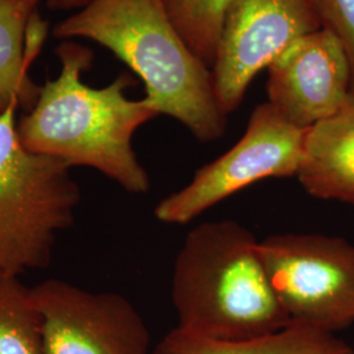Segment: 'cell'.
Returning <instances> with one entry per match:
<instances>
[{
    "mask_svg": "<svg viewBox=\"0 0 354 354\" xmlns=\"http://www.w3.org/2000/svg\"><path fill=\"white\" fill-rule=\"evenodd\" d=\"M55 54L59 75L41 86L37 102L17 121L21 143L71 168H93L129 193H147L150 176L133 149V137L158 114L143 99L127 97V89L134 84L129 74L102 88L87 86L82 75L93 59L87 46L67 39Z\"/></svg>",
    "mask_w": 354,
    "mask_h": 354,
    "instance_id": "1",
    "label": "cell"
},
{
    "mask_svg": "<svg viewBox=\"0 0 354 354\" xmlns=\"http://www.w3.org/2000/svg\"><path fill=\"white\" fill-rule=\"evenodd\" d=\"M53 35L109 49L140 76L143 100L155 113L175 118L201 142L223 137L227 115L216 100L210 67L180 35L165 0H93L59 21Z\"/></svg>",
    "mask_w": 354,
    "mask_h": 354,
    "instance_id": "2",
    "label": "cell"
},
{
    "mask_svg": "<svg viewBox=\"0 0 354 354\" xmlns=\"http://www.w3.org/2000/svg\"><path fill=\"white\" fill-rule=\"evenodd\" d=\"M177 328L218 342H244L286 328L260 251V241L235 221L205 222L177 253L172 290Z\"/></svg>",
    "mask_w": 354,
    "mask_h": 354,
    "instance_id": "3",
    "label": "cell"
},
{
    "mask_svg": "<svg viewBox=\"0 0 354 354\" xmlns=\"http://www.w3.org/2000/svg\"><path fill=\"white\" fill-rule=\"evenodd\" d=\"M19 108H0V277L50 266L58 234L74 223L80 189L71 167L29 151Z\"/></svg>",
    "mask_w": 354,
    "mask_h": 354,
    "instance_id": "4",
    "label": "cell"
},
{
    "mask_svg": "<svg viewBox=\"0 0 354 354\" xmlns=\"http://www.w3.org/2000/svg\"><path fill=\"white\" fill-rule=\"evenodd\" d=\"M273 290L294 323L335 333L354 323V244L322 234L260 241Z\"/></svg>",
    "mask_w": 354,
    "mask_h": 354,
    "instance_id": "5",
    "label": "cell"
},
{
    "mask_svg": "<svg viewBox=\"0 0 354 354\" xmlns=\"http://www.w3.org/2000/svg\"><path fill=\"white\" fill-rule=\"evenodd\" d=\"M306 130L286 121L272 104L257 105L238 143L201 167L187 187L158 203L153 210L156 219L169 225H187L257 181L297 176Z\"/></svg>",
    "mask_w": 354,
    "mask_h": 354,
    "instance_id": "6",
    "label": "cell"
},
{
    "mask_svg": "<svg viewBox=\"0 0 354 354\" xmlns=\"http://www.w3.org/2000/svg\"><path fill=\"white\" fill-rule=\"evenodd\" d=\"M46 354H150L151 333L127 297L50 279L30 288Z\"/></svg>",
    "mask_w": 354,
    "mask_h": 354,
    "instance_id": "7",
    "label": "cell"
},
{
    "mask_svg": "<svg viewBox=\"0 0 354 354\" xmlns=\"http://www.w3.org/2000/svg\"><path fill=\"white\" fill-rule=\"evenodd\" d=\"M320 28L310 0H234L210 67L223 113L239 108L253 77L290 44Z\"/></svg>",
    "mask_w": 354,
    "mask_h": 354,
    "instance_id": "8",
    "label": "cell"
},
{
    "mask_svg": "<svg viewBox=\"0 0 354 354\" xmlns=\"http://www.w3.org/2000/svg\"><path fill=\"white\" fill-rule=\"evenodd\" d=\"M268 73V102L304 130L337 113L352 95L351 59L342 39L327 28L295 39Z\"/></svg>",
    "mask_w": 354,
    "mask_h": 354,
    "instance_id": "9",
    "label": "cell"
},
{
    "mask_svg": "<svg viewBox=\"0 0 354 354\" xmlns=\"http://www.w3.org/2000/svg\"><path fill=\"white\" fill-rule=\"evenodd\" d=\"M297 177L315 198L354 205V93L337 113L308 127Z\"/></svg>",
    "mask_w": 354,
    "mask_h": 354,
    "instance_id": "10",
    "label": "cell"
},
{
    "mask_svg": "<svg viewBox=\"0 0 354 354\" xmlns=\"http://www.w3.org/2000/svg\"><path fill=\"white\" fill-rule=\"evenodd\" d=\"M39 0H0V108L28 112L41 86L29 75L46 36L37 12Z\"/></svg>",
    "mask_w": 354,
    "mask_h": 354,
    "instance_id": "11",
    "label": "cell"
},
{
    "mask_svg": "<svg viewBox=\"0 0 354 354\" xmlns=\"http://www.w3.org/2000/svg\"><path fill=\"white\" fill-rule=\"evenodd\" d=\"M152 354H354V349L335 333L291 322L277 333L244 342H218L176 327Z\"/></svg>",
    "mask_w": 354,
    "mask_h": 354,
    "instance_id": "12",
    "label": "cell"
},
{
    "mask_svg": "<svg viewBox=\"0 0 354 354\" xmlns=\"http://www.w3.org/2000/svg\"><path fill=\"white\" fill-rule=\"evenodd\" d=\"M0 354H46L30 288L19 277H0Z\"/></svg>",
    "mask_w": 354,
    "mask_h": 354,
    "instance_id": "13",
    "label": "cell"
},
{
    "mask_svg": "<svg viewBox=\"0 0 354 354\" xmlns=\"http://www.w3.org/2000/svg\"><path fill=\"white\" fill-rule=\"evenodd\" d=\"M234 0H165L177 30L205 64L212 67L223 20Z\"/></svg>",
    "mask_w": 354,
    "mask_h": 354,
    "instance_id": "14",
    "label": "cell"
},
{
    "mask_svg": "<svg viewBox=\"0 0 354 354\" xmlns=\"http://www.w3.org/2000/svg\"><path fill=\"white\" fill-rule=\"evenodd\" d=\"M323 28L340 38L352 64L354 93V0H310Z\"/></svg>",
    "mask_w": 354,
    "mask_h": 354,
    "instance_id": "15",
    "label": "cell"
},
{
    "mask_svg": "<svg viewBox=\"0 0 354 354\" xmlns=\"http://www.w3.org/2000/svg\"><path fill=\"white\" fill-rule=\"evenodd\" d=\"M93 0H46L48 7L54 11H79L88 6Z\"/></svg>",
    "mask_w": 354,
    "mask_h": 354,
    "instance_id": "16",
    "label": "cell"
}]
</instances>
